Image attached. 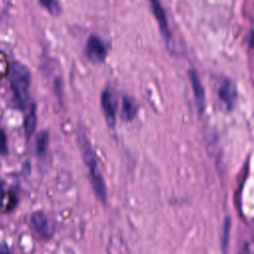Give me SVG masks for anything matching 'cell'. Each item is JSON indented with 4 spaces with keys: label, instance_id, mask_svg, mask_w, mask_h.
I'll list each match as a JSON object with an SVG mask.
<instances>
[{
    "label": "cell",
    "instance_id": "cell-1",
    "mask_svg": "<svg viewBox=\"0 0 254 254\" xmlns=\"http://www.w3.org/2000/svg\"><path fill=\"white\" fill-rule=\"evenodd\" d=\"M8 79L12 91L13 103L18 109H25L29 98L31 73L22 63L14 61L8 68Z\"/></svg>",
    "mask_w": 254,
    "mask_h": 254
},
{
    "label": "cell",
    "instance_id": "cell-2",
    "mask_svg": "<svg viewBox=\"0 0 254 254\" xmlns=\"http://www.w3.org/2000/svg\"><path fill=\"white\" fill-rule=\"evenodd\" d=\"M80 148L82 153V158L89 169L90 174V181L92 188L94 190L95 194L98 198L101 199L102 202H105L106 200V189L104 185V181L100 175V173L97 170V162H96V156L89 145L88 141L85 138H80Z\"/></svg>",
    "mask_w": 254,
    "mask_h": 254
},
{
    "label": "cell",
    "instance_id": "cell-3",
    "mask_svg": "<svg viewBox=\"0 0 254 254\" xmlns=\"http://www.w3.org/2000/svg\"><path fill=\"white\" fill-rule=\"evenodd\" d=\"M86 57L93 63L99 64L105 61L107 56V50L103 42L95 35L89 37L86 48H85Z\"/></svg>",
    "mask_w": 254,
    "mask_h": 254
},
{
    "label": "cell",
    "instance_id": "cell-4",
    "mask_svg": "<svg viewBox=\"0 0 254 254\" xmlns=\"http://www.w3.org/2000/svg\"><path fill=\"white\" fill-rule=\"evenodd\" d=\"M31 224L34 230L44 239H49L53 234V225L49 218L41 211H36L31 216Z\"/></svg>",
    "mask_w": 254,
    "mask_h": 254
},
{
    "label": "cell",
    "instance_id": "cell-5",
    "mask_svg": "<svg viewBox=\"0 0 254 254\" xmlns=\"http://www.w3.org/2000/svg\"><path fill=\"white\" fill-rule=\"evenodd\" d=\"M101 108L104 113L105 120L109 127H113L115 124L116 114V100L113 93L110 90L105 89L101 93Z\"/></svg>",
    "mask_w": 254,
    "mask_h": 254
},
{
    "label": "cell",
    "instance_id": "cell-6",
    "mask_svg": "<svg viewBox=\"0 0 254 254\" xmlns=\"http://www.w3.org/2000/svg\"><path fill=\"white\" fill-rule=\"evenodd\" d=\"M217 94H218V97L221 100V102L226 107V109L230 110L233 107L235 100H236V96H237L236 89H235L233 82L228 78L222 79V81L218 87Z\"/></svg>",
    "mask_w": 254,
    "mask_h": 254
},
{
    "label": "cell",
    "instance_id": "cell-7",
    "mask_svg": "<svg viewBox=\"0 0 254 254\" xmlns=\"http://www.w3.org/2000/svg\"><path fill=\"white\" fill-rule=\"evenodd\" d=\"M150 4H151V8L153 11V14L159 24L160 27V31L163 35V37L165 38V40L167 42H170L171 40V32H170V28H169V24H168V20L165 14V11L160 3L159 0H149Z\"/></svg>",
    "mask_w": 254,
    "mask_h": 254
},
{
    "label": "cell",
    "instance_id": "cell-8",
    "mask_svg": "<svg viewBox=\"0 0 254 254\" xmlns=\"http://www.w3.org/2000/svg\"><path fill=\"white\" fill-rule=\"evenodd\" d=\"M18 203V195L12 190L6 188L5 182L0 180V208L6 213L12 211Z\"/></svg>",
    "mask_w": 254,
    "mask_h": 254
},
{
    "label": "cell",
    "instance_id": "cell-9",
    "mask_svg": "<svg viewBox=\"0 0 254 254\" xmlns=\"http://www.w3.org/2000/svg\"><path fill=\"white\" fill-rule=\"evenodd\" d=\"M189 77H190L191 87L193 90L196 107H197L199 113H202L205 108V95H204V90H203L201 81H200L196 71L193 69L189 71Z\"/></svg>",
    "mask_w": 254,
    "mask_h": 254
},
{
    "label": "cell",
    "instance_id": "cell-10",
    "mask_svg": "<svg viewBox=\"0 0 254 254\" xmlns=\"http://www.w3.org/2000/svg\"><path fill=\"white\" fill-rule=\"evenodd\" d=\"M37 126V113H36V106L35 104H32L28 114L25 117L24 120V131L25 136L27 139H30V137L33 135L35 129Z\"/></svg>",
    "mask_w": 254,
    "mask_h": 254
},
{
    "label": "cell",
    "instance_id": "cell-11",
    "mask_svg": "<svg viewBox=\"0 0 254 254\" xmlns=\"http://www.w3.org/2000/svg\"><path fill=\"white\" fill-rule=\"evenodd\" d=\"M49 145V133L41 131L36 136V152L38 156H44Z\"/></svg>",
    "mask_w": 254,
    "mask_h": 254
},
{
    "label": "cell",
    "instance_id": "cell-12",
    "mask_svg": "<svg viewBox=\"0 0 254 254\" xmlns=\"http://www.w3.org/2000/svg\"><path fill=\"white\" fill-rule=\"evenodd\" d=\"M230 227H231V219L227 216L224 219L222 225V233H221V250L224 254L227 253L229 238H230Z\"/></svg>",
    "mask_w": 254,
    "mask_h": 254
},
{
    "label": "cell",
    "instance_id": "cell-13",
    "mask_svg": "<svg viewBox=\"0 0 254 254\" xmlns=\"http://www.w3.org/2000/svg\"><path fill=\"white\" fill-rule=\"evenodd\" d=\"M122 114L125 120H132L136 115V106L135 104L127 97L123 98L122 102Z\"/></svg>",
    "mask_w": 254,
    "mask_h": 254
},
{
    "label": "cell",
    "instance_id": "cell-14",
    "mask_svg": "<svg viewBox=\"0 0 254 254\" xmlns=\"http://www.w3.org/2000/svg\"><path fill=\"white\" fill-rule=\"evenodd\" d=\"M39 2L53 15H56L60 12V6L57 0H39Z\"/></svg>",
    "mask_w": 254,
    "mask_h": 254
},
{
    "label": "cell",
    "instance_id": "cell-15",
    "mask_svg": "<svg viewBox=\"0 0 254 254\" xmlns=\"http://www.w3.org/2000/svg\"><path fill=\"white\" fill-rule=\"evenodd\" d=\"M8 154V140L4 129H0V155L6 156Z\"/></svg>",
    "mask_w": 254,
    "mask_h": 254
},
{
    "label": "cell",
    "instance_id": "cell-16",
    "mask_svg": "<svg viewBox=\"0 0 254 254\" xmlns=\"http://www.w3.org/2000/svg\"><path fill=\"white\" fill-rule=\"evenodd\" d=\"M0 254H13L10 247L6 242H2L0 244Z\"/></svg>",
    "mask_w": 254,
    "mask_h": 254
},
{
    "label": "cell",
    "instance_id": "cell-17",
    "mask_svg": "<svg viewBox=\"0 0 254 254\" xmlns=\"http://www.w3.org/2000/svg\"><path fill=\"white\" fill-rule=\"evenodd\" d=\"M239 254H253L252 252V247H251V244L249 243H246L243 247V249L239 252Z\"/></svg>",
    "mask_w": 254,
    "mask_h": 254
}]
</instances>
